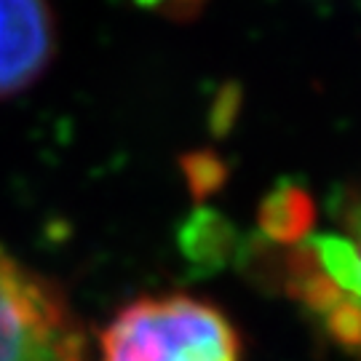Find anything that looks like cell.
<instances>
[{
  "label": "cell",
  "instance_id": "cell-1",
  "mask_svg": "<svg viewBox=\"0 0 361 361\" xmlns=\"http://www.w3.org/2000/svg\"><path fill=\"white\" fill-rule=\"evenodd\" d=\"M102 361H241V337L207 300L161 295L134 300L104 326Z\"/></svg>",
  "mask_w": 361,
  "mask_h": 361
},
{
  "label": "cell",
  "instance_id": "cell-2",
  "mask_svg": "<svg viewBox=\"0 0 361 361\" xmlns=\"http://www.w3.org/2000/svg\"><path fill=\"white\" fill-rule=\"evenodd\" d=\"M0 361H86L83 335L51 284L0 246Z\"/></svg>",
  "mask_w": 361,
  "mask_h": 361
},
{
  "label": "cell",
  "instance_id": "cell-3",
  "mask_svg": "<svg viewBox=\"0 0 361 361\" xmlns=\"http://www.w3.org/2000/svg\"><path fill=\"white\" fill-rule=\"evenodd\" d=\"M54 51L49 0H0V102L30 89L51 65Z\"/></svg>",
  "mask_w": 361,
  "mask_h": 361
},
{
  "label": "cell",
  "instance_id": "cell-4",
  "mask_svg": "<svg viewBox=\"0 0 361 361\" xmlns=\"http://www.w3.org/2000/svg\"><path fill=\"white\" fill-rule=\"evenodd\" d=\"M316 222V207L300 185L281 182L259 207V231L271 244H302L305 233Z\"/></svg>",
  "mask_w": 361,
  "mask_h": 361
},
{
  "label": "cell",
  "instance_id": "cell-5",
  "mask_svg": "<svg viewBox=\"0 0 361 361\" xmlns=\"http://www.w3.org/2000/svg\"><path fill=\"white\" fill-rule=\"evenodd\" d=\"M305 246L310 249L319 271L343 295L361 300V255L350 238H343L335 233H322V235H310Z\"/></svg>",
  "mask_w": 361,
  "mask_h": 361
},
{
  "label": "cell",
  "instance_id": "cell-6",
  "mask_svg": "<svg viewBox=\"0 0 361 361\" xmlns=\"http://www.w3.org/2000/svg\"><path fill=\"white\" fill-rule=\"evenodd\" d=\"M233 249V228L217 214H198L185 233V252L204 265H219Z\"/></svg>",
  "mask_w": 361,
  "mask_h": 361
},
{
  "label": "cell",
  "instance_id": "cell-7",
  "mask_svg": "<svg viewBox=\"0 0 361 361\" xmlns=\"http://www.w3.org/2000/svg\"><path fill=\"white\" fill-rule=\"evenodd\" d=\"M140 6L145 8H169V11H174V8H188V6H198L201 0H137Z\"/></svg>",
  "mask_w": 361,
  "mask_h": 361
}]
</instances>
